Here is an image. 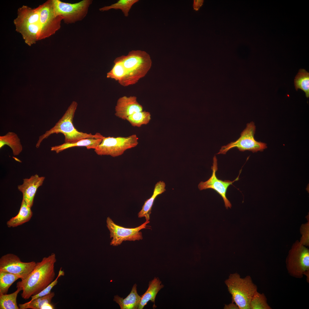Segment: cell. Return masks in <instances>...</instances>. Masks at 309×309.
Listing matches in <instances>:
<instances>
[{
  "mask_svg": "<svg viewBox=\"0 0 309 309\" xmlns=\"http://www.w3.org/2000/svg\"><path fill=\"white\" fill-rule=\"evenodd\" d=\"M255 129V126L253 122L247 123L246 128L241 133V136L237 140L222 146L217 154H225L228 150L234 148H236L240 151L243 152L249 150L254 153L263 151L267 148V144L255 140L254 138Z\"/></svg>",
  "mask_w": 309,
  "mask_h": 309,
  "instance_id": "9c48e42d",
  "label": "cell"
},
{
  "mask_svg": "<svg viewBox=\"0 0 309 309\" xmlns=\"http://www.w3.org/2000/svg\"><path fill=\"white\" fill-rule=\"evenodd\" d=\"M107 226L109 230L110 238L112 239L110 245L117 246L124 241H134L142 239V233L140 231L146 228L149 221H146L140 226L134 228H127L116 224L109 217L107 218Z\"/></svg>",
  "mask_w": 309,
  "mask_h": 309,
  "instance_id": "8fae6325",
  "label": "cell"
},
{
  "mask_svg": "<svg viewBox=\"0 0 309 309\" xmlns=\"http://www.w3.org/2000/svg\"><path fill=\"white\" fill-rule=\"evenodd\" d=\"M225 283L231 295L232 302L235 303L239 309H250V303L258 287L253 282L251 276L241 278L237 273L230 274Z\"/></svg>",
  "mask_w": 309,
  "mask_h": 309,
  "instance_id": "277c9868",
  "label": "cell"
},
{
  "mask_svg": "<svg viewBox=\"0 0 309 309\" xmlns=\"http://www.w3.org/2000/svg\"><path fill=\"white\" fill-rule=\"evenodd\" d=\"M150 113L145 111L135 113L128 117L126 120L134 127H140L148 123L151 119Z\"/></svg>",
  "mask_w": 309,
  "mask_h": 309,
  "instance_id": "4316f807",
  "label": "cell"
},
{
  "mask_svg": "<svg viewBox=\"0 0 309 309\" xmlns=\"http://www.w3.org/2000/svg\"><path fill=\"white\" fill-rule=\"evenodd\" d=\"M288 273L292 277L301 278L309 270V250L296 241L289 250L286 260Z\"/></svg>",
  "mask_w": 309,
  "mask_h": 309,
  "instance_id": "52a82bcc",
  "label": "cell"
},
{
  "mask_svg": "<svg viewBox=\"0 0 309 309\" xmlns=\"http://www.w3.org/2000/svg\"><path fill=\"white\" fill-rule=\"evenodd\" d=\"M77 103L73 101L61 118L49 130L40 136L36 145L39 148L43 140L54 133H61L65 136V143H73L86 138L102 139L104 136L99 133L95 134L79 131L74 126L73 121Z\"/></svg>",
  "mask_w": 309,
  "mask_h": 309,
  "instance_id": "7a4b0ae2",
  "label": "cell"
},
{
  "mask_svg": "<svg viewBox=\"0 0 309 309\" xmlns=\"http://www.w3.org/2000/svg\"><path fill=\"white\" fill-rule=\"evenodd\" d=\"M32 215L31 207L23 199L18 214L7 222V225L8 227H14L21 225L29 221Z\"/></svg>",
  "mask_w": 309,
  "mask_h": 309,
  "instance_id": "ffe728a7",
  "label": "cell"
},
{
  "mask_svg": "<svg viewBox=\"0 0 309 309\" xmlns=\"http://www.w3.org/2000/svg\"><path fill=\"white\" fill-rule=\"evenodd\" d=\"M5 145L11 148L15 156L18 155L23 149L19 138L13 132H9L5 135L0 136V149Z\"/></svg>",
  "mask_w": 309,
  "mask_h": 309,
  "instance_id": "44dd1931",
  "label": "cell"
},
{
  "mask_svg": "<svg viewBox=\"0 0 309 309\" xmlns=\"http://www.w3.org/2000/svg\"><path fill=\"white\" fill-rule=\"evenodd\" d=\"M112 69L107 73V77L114 79L122 86H128L127 75L122 63L116 58Z\"/></svg>",
  "mask_w": 309,
  "mask_h": 309,
  "instance_id": "7402d4cb",
  "label": "cell"
},
{
  "mask_svg": "<svg viewBox=\"0 0 309 309\" xmlns=\"http://www.w3.org/2000/svg\"><path fill=\"white\" fill-rule=\"evenodd\" d=\"M203 0H194L193 5L194 9L196 11L198 10L203 5Z\"/></svg>",
  "mask_w": 309,
  "mask_h": 309,
  "instance_id": "1f68e13d",
  "label": "cell"
},
{
  "mask_svg": "<svg viewBox=\"0 0 309 309\" xmlns=\"http://www.w3.org/2000/svg\"><path fill=\"white\" fill-rule=\"evenodd\" d=\"M13 23L16 31L21 34L28 45L31 46L39 40L40 29L38 7L32 8L24 5L19 8Z\"/></svg>",
  "mask_w": 309,
  "mask_h": 309,
  "instance_id": "3957f363",
  "label": "cell"
},
{
  "mask_svg": "<svg viewBox=\"0 0 309 309\" xmlns=\"http://www.w3.org/2000/svg\"><path fill=\"white\" fill-rule=\"evenodd\" d=\"M165 186V183L163 181H159L156 183L152 195L145 201L142 209L138 213L139 218L144 217L146 221L149 220L150 215L154 200L157 196L165 192L166 190Z\"/></svg>",
  "mask_w": 309,
  "mask_h": 309,
  "instance_id": "2e32d148",
  "label": "cell"
},
{
  "mask_svg": "<svg viewBox=\"0 0 309 309\" xmlns=\"http://www.w3.org/2000/svg\"><path fill=\"white\" fill-rule=\"evenodd\" d=\"M250 309H271L264 293L257 291L252 296L250 303Z\"/></svg>",
  "mask_w": 309,
  "mask_h": 309,
  "instance_id": "f1b7e54d",
  "label": "cell"
},
{
  "mask_svg": "<svg viewBox=\"0 0 309 309\" xmlns=\"http://www.w3.org/2000/svg\"><path fill=\"white\" fill-rule=\"evenodd\" d=\"M40 33L39 40L55 34L61 27L63 18L54 13L52 0H48L38 7Z\"/></svg>",
  "mask_w": 309,
  "mask_h": 309,
  "instance_id": "30bf717a",
  "label": "cell"
},
{
  "mask_svg": "<svg viewBox=\"0 0 309 309\" xmlns=\"http://www.w3.org/2000/svg\"><path fill=\"white\" fill-rule=\"evenodd\" d=\"M64 275V272L62 270V268H61L56 278L40 292L37 295L32 296L31 297V299L30 301H32L37 298L45 296L49 293L51 292V290L52 288L57 284L58 282V280L59 277Z\"/></svg>",
  "mask_w": 309,
  "mask_h": 309,
  "instance_id": "f546056e",
  "label": "cell"
},
{
  "mask_svg": "<svg viewBox=\"0 0 309 309\" xmlns=\"http://www.w3.org/2000/svg\"><path fill=\"white\" fill-rule=\"evenodd\" d=\"M36 264L34 261L22 262L17 255L8 253L0 258V271L13 274L23 280L33 270Z\"/></svg>",
  "mask_w": 309,
  "mask_h": 309,
  "instance_id": "7c38bea8",
  "label": "cell"
},
{
  "mask_svg": "<svg viewBox=\"0 0 309 309\" xmlns=\"http://www.w3.org/2000/svg\"><path fill=\"white\" fill-rule=\"evenodd\" d=\"M223 308L224 309H239L237 305L233 302L229 304H225Z\"/></svg>",
  "mask_w": 309,
  "mask_h": 309,
  "instance_id": "d6a6232c",
  "label": "cell"
},
{
  "mask_svg": "<svg viewBox=\"0 0 309 309\" xmlns=\"http://www.w3.org/2000/svg\"><path fill=\"white\" fill-rule=\"evenodd\" d=\"M294 84L296 91L300 89L305 93L307 98L309 97V73L305 69H300L295 77Z\"/></svg>",
  "mask_w": 309,
  "mask_h": 309,
  "instance_id": "603a6c76",
  "label": "cell"
},
{
  "mask_svg": "<svg viewBox=\"0 0 309 309\" xmlns=\"http://www.w3.org/2000/svg\"><path fill=\"white\" fill-rule=\"evenodd\" d=\"M45 179L44 177H39L36 174L29 179H24L23 184L18 186V190L23 194V199L31 208L37 189L42 185Z\"/></svg>",
  "mask_w": 309,
  "mask_h": 309,
  "instance_id": "9a60e30c",
  "label": "cell"
},
{
  "mask_svg": "<svg viewBox=\"0 0 309 309\" xmlns=\"http://www.w3.org/2000/svg\"><path fill=\"white\" fill-rule=\"evenodd\" d=\"M55 295L54 293L51 292L48 294L37 298L32 301L23 304H19L20 309H41L45 303H51L52 300Z\"/></svg>",
  "mask_w": 309,
  "mask_h": 309,
  "instance_id": "d4e9b609",
  "label": "cell"
},
{
  "mask_svg": "<svg viewBox=\"0 0 309 309\" xmlns=\"http://www.w3.org/2000/svg\"><path fill=\"white\" fill-rule=\"evenodd\" d=\"M138 138L134 134L126 137H104L94 151L99 155L116 157L122 155L127 150L136 146Z\"/></svg>",
  "mask_w": 309,
  "mask_h": 309,
  "instance_id": "8992f818",
  "label": "cell"
},
{
  "mask_svg": "<svg viewBox=\"0 0 309 309\" xmlns=\"http://www.w3.org/2000/svg\"><path fill=\"white\" fill-rule=\"evenodd\" d=\"M13 293L9 294H0V309H19L17 305V298L19 293L22 289L17 288Z\"/></svg>",
  "mask_w": 309,
  "mask_h": 309,
  "instance_id": "cb8c5ba5",
  "label": "cell"
},
{
  "mask_svg": "<svg viewBox=\"0 0 309 309\" xmlns=\"http://www.w3.org/2000/svg\"><path fill=\"white\" fill-rule=\"evenodd\" d=\"M122 63L126 72L128 86L136 84L144 77L151 68L149 55L141 50H133L126 56L116 58Z\"/></svg>",
  "mask_w": 309,
  "mask_h": 309,
  "instance_id": "5b68a950",
  "label": "cell"
},
{
  "mask_svg": "<svg viewBox=\"0 0 309 309\" xmlns=\"http://www.w3.org/2000/svg\"><path fill=\"white\" fill-rule=\"evenodd\" d=\"M139 1L138 0H119L109 6H105L100 8L101 11H107L111 9L121 10L125 17H128L129 12L132 6Z\"/></svg>",
  "mask_w": 309,
  "mask_h": 309,
  "instance_id": "484cf974",
  "label": "cell"
},
{
  "mask_svg": "<svg viewBox=\"0 0 309 309\" xmlns=\"http://www.w3.org/2000/svg\"><path fill=\"white\" fill-rule=\"evenodd\" d=\"M92 1L83 0L71 3L60 0H52L55 14L62 17L64 23L67 24L74 23L83 19L87 14Z\"/></svg>",
  "mask_w": 309,
  "mask_h": 309,
  "instance_id": "ba28073f",
  "label": "cell"
},
{
  "mask_svg": "<svg viewBox=\"0 0 309 309\" xmlns=\"http://www.w3.org/2000/svg\"><path fill=\"white\" fill-rule=\"evenodd\" d=\"M102 139L86 138L73 143H64L62 144L51 147V150L58 153L69 148L78 146H85L87 149H94L101 143Z\"/></svg>",
  "mask_w": 309,
  "mask_h": 309,
  "instance_id": "ac0fdd59",
  "label": "cell"
},
{
  "mask_svg": "<svg viewBox=\"0 0 309 309\" xmlns=\"http://www.w3.org/2000/svg\"><path fill=\"white\" fill-rule=\"evenodd\" d=\"M143 107L134 96H124L118 100L115 108V115L122 119L126 118L133 114L142 111Z\"/></svg>",
  "mask_w": 309,
  "mask_h": 309,
  "instance_id": "5bb4252c",
  "label": "cell"
},
{
  "mask_svg": "<svg viewBox=\"0 0 309 309\" xmlns=\"http://www.w3.org/2000/svg\"><path fill=\"white\" fill-rule=\"evenodd\" d=\"M302 237L299 241L304 246H308L309 242V222L303 225L301 228Z\"/></svg>",
  "mask_w": 309,
  "mask_h": 309,
  "instance_id": "4dcf8cb0",
  "label": "cell"
},
{
  "mask_svg": "<svg viewBox=\"0 0 309 309\" xmlns=\"http://www.w3.org/2000/svg\"><path fill=\"white\" fill-rule=\"evenodd\" d=\"M19 278L13 274L0 271V294H7L10 286Z\"/></svg>",
  "mask_w": 309,
  "mask_h": 309,
  "instance_id": "83f0119b",
  "label": "cell"
},
{
  "mask_svg": "<svg viewBox=\"0 0 309 309\" xmlns=\"http://www.w3.org/2000/svg\"><path fill=\"white\" fill-rule=\"evenodd\" d=\"M54 308V306L52 303H45L41 307V309H53Z\"/></svg>",
  "mask_w": 309,
  "mask_h": 309,
  "instance_id": "836d02e7",
  "label": "cell"
},
{
  "mask_svg": "<svg viewBox=\"0 0 309 309\" xmlns=\"http://www.w3.org/2000/svg\"><path fill=\"white\" fill-rule=\"evenodd\" d=\"M212 173L211 177L207 181L201 182L198 185L200 190L208 189H213L222 197L224 201L225 206L227 209L231 208V204L226 196L227 191L228 187L236 181L239 179V175L233 181L229 180L224 181L219 179L216 176V172L218 169L217 159L216 156L213 158V166L211 167Z\"/></svg>",
  "mask_w": 309,
  "mask_h": 309,
  "instance_id": "4fadbf2b",
  "label": "cell"
},
{
  "mask_svg": "<svg viewBox=\"0 0 309 309\" xmlns=\"http://www.w3.org/2000/svg\"><path fill=\"white\" fill-rule=\"evenodd\" d=\"M56 261L54 253L44 257L41 262L36 263L34 269L25 279L17 283L16 288L22 289L21 295L23 299H28L37 295L54 281Z\"/></svg>",
  "mask_w": 309,
  "mask_h": 309,
  "instance_id": "6da1fadb",
  "label": "cell"
},
{
  "mask_svg": "<svg viewBox=\"0 0 309 309\" xmlns=\"http://www.w3.org/2000/svg\"><path fill=\"white\" fill-rule=\"evenodd\" d=\"M164 286L158 278H154L149 283L148 287L146 292L142 296L138 309H142L147 302L150 301L154 304L156 296Z\"/></svg>",
  "mask_w": 309,
  "mask_h": 309,
  "instance_id": "d6986e66",
  "label": "cell"
},
{
  "mask_svg": "<svg viewBox=\"0 0 309 309\" xmlns=\"http://www.w3.org/2000/svg\"><path fill=\"white\" fill-rule=\"evenodd\" d=\"M136 287L135 284L130 293L125 298L117 295L114 296V301L119 304L121 309H138L141 296L137 293Z\"/></svg>",
  "mask_w": 309,
  "mask_h": 309,
  "instance_id": "e0dca14e",
  "label": "cell"
}]
</instances>
